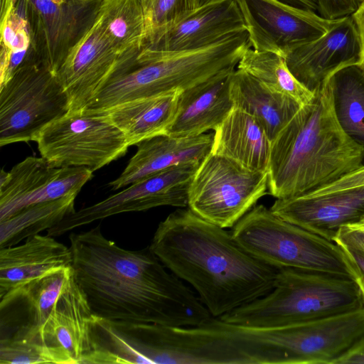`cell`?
Returning <instances> with one entry per match:
<instances>
[{
	"label": "cell",
	"instance_id": "cell-1",
	"mask_svg": "<svg viewBox=\"0 0 364 364\" xmlns=\"http://www.w3.org/2000/svg\"><path fill=\"white\" fill-rule=\"evenodd\" d=\"M69 240L73 275L93 314L172 327L199 326L212 317L149 246L123 249L103 235L100 225L71 232Z\"/></svg>",
	"mask_w": 364,
	"mask_h": 364
},
{
	"label": "cell",
	"instance_id": "cell-2",
	"mask_svg": "<svg viewBox=\"0 0 364 364\" xmlns=\"http://www.w3.org/2000/svg\"><path fill=\"white\" fill-rule=\"evenodd\" d=\"M166 267L192 287L212 317L269 294L278 268L243 249L231 231L179 208L161 221L149 245Z\"/></svg>",
	"mask_w": 364,
	"mask_h": 364
},
{
	"label": "cell",
	"instance_id": "cell-3",
	"mask_svg": "<svg viewBox=\"0 0 364 364\" xmlns=\"http://www.w3.org/2000/svg\"><path fill=\"white\" fill-rule=\"evenodd\" d=\"M330 78L271 141L268 194L277 199L308 193L363 164V147L336 119Z\"/></svg>",
	"mask_w": 364,
	"mask_h": 364
},
{
	"label": "cell",
	"instance_id": "cell-4",
	"mask_svg": "<svg viewBox=\"0 0 364 364\" xmlns=\"http://www.w3.org/2000/svg\"><path fill=\"white\" fill-rule=\"evenodd\" d=\"M364 309V297L352 278L296 268H279L266 296L220 317L247 326L303 323Z\"/></svg>",
	"mask_w": 364,
	"mask_h": 364
},
{
	"label": "cell",
	"instance_id": "cell-5",
	"mask_svg": "<svg viewBox=\"0 0 364 364\" xmlns=\"http://www.w3.org/2000/svg\"><path fill=\"white\" fill-rule=\"evenodd\" d=\"M235 241L276 268H296L350 277L356 274L333 241L284 220L264 205H255L232 228Z\"/></svg>",
	"mask_w": 364,
	"mask_h": 364
},
{
	"label": "cell",
	"instance_id": "cell-6",
	"mask_svg": "<svg viewBox=\"0 0 364 364\" xmlns=\"http://www.w3.org/2000/svg\"><path fill=\"white\" fill-rule=\"evenodd\" d=\"M69 110L66 92L31 46L22 64L0 86V146L36 141L48 124Z\"/></svg>",
	"mask_w": 364,
	"mask_h": 364
},
{
	"label": "cell",
	"instance_id": "cell-7",
	"mask_svg": "<svg viewBox=\"0 0 364 364\" xmlns=\"http://www.w3.org/2000/svg\"><path fill=\"white\" fill-rule=\"evenodd\" d=\"M268 194V173L210 153L200 164L188 193V207L223 228H232Z\"/></svg>",
	"mask_w": 364,
	"mask_h": 364
},
{
	"label": "cell",
	"instance_id": "cell-8",
	"mask_svg": "<svg viewBox=\"0 0 364 364\" xmlns=\"http://www.w3.org/2000/svg\"><path fill=\"white\" fill-rule=\"evenodd\" d=\"M41 156L55 167L95 171L124 156L129 146L107 114L68 112L48 124L37 140Z\"/></svg>",
	"mask_w": 364,
	"mask_h": 364
},
{
	"label": "cell",
	"instance_id": "cell-9",
	"mask_svg": "<svg viewBox=\"0 0 364 364\" xmlns=\"http://www.w3.org/2000/svg\"><path fill=\"white\" fill-rule=\"evenodd\" d=\"M364 336V309L264 329L273 364H334Z\"/></svg>",
	"mask_w": 364,
	"mask_h": 364
},
{
	"label": "cell",
	"instance_id": "cell-10",
	"mask_svg": "<svg viewBox=\"0 0 364 364\" xmlns=\"http://www.w3.org/2000/svg\"><path fill=\"white\" fill-rule=\"evenodd\" d=\"M200 163L175 165L135 182L108 198L75 210L47 230L52 237L117 214L169 205L188 207L191 184Z\"/></svg>",
	"mask_w": 364,
	"mask_h": 364
},
{
	"label": "cell",
	"instance_id": "cell-11",
	"mask_svg": "<svg viewBox=\"0 0 364 364\" xmlns=\"http://www.w3.org/2000/svg\"><path fill=\"white\" fill-rule=\"evenodd\" d=\"M244 21L250 46L284 57L297 46L314 41L338 19L330 20L316 11L289 5L280 0H235Z\"/></svg>",
	"mask_w": 364,
	"mask_h": 364
},
{
	"label": "cell",
	"instance_id": "cell-12",
	"mask_svg": "<svg viewBox=\"0 0 364 364\" xmlns=\"http://www.w3.org/2000/svg\"><path fill=\"white\" fill-rule=\"evenodd\" d=\"M102 0H24L31 46L54 74L94 21Z\"/></svg>",
	"mask_w": 364,
	"mask_h": 364
},
{
	"label": "cell",
	"instance_id": "cell-13",
	"mask_svg": "<svg viewBox=\"0 0 364 364\" xmlns=\"http://www.w3.org/2000/svg\"><path fill=\"white\" fill-rule=\"evenodd\" d=\"M122 55L109 37L98 10L94 21L55 73L68 96L69 112L86 108Z\"/></svg>",
	"mask_w": 364,
	"mask_h": 364
},
{
	"label": "cell",
	"instance_id": "cell-14",
	"mask_svg": "<svg viewBox=\"0 0 364 364\" xmlns=\"http://www.w3.org/2000/svg\"><path fill=\"white\" fill-rule=\"evenodd\" d=\"M360 56L359 33L351 14L338 18L318 38L289 49L284 58L294 77L314 92L337 71L357 65Z\"/></svg>",
	"mask_w": 364,
	"mask_h": 364
},
{
	"label": "cell",
	"instance_id": "cell-15",
	"mask_svg": "<svg viewBox=\"0 0 364 364\" xmlns=\"http://www.w3.org/2000/svg\"><path fill=\"white\" fill-rule=\"evenodd\" d=\"M270 209L284 220L333 241L341 226L364 218V186L276 199Z\"/></svg>",
	"mask_w": 364,
	"mask_h": 364
},
{
	"label": "cell",
	"instance_id": "cell-16",
	"mask_svg": "<svg viewBox=\"0 0 364 364\" xmlns=\"http://www.w3.org/2000/svg\"><path fill=\"white\" fill-rule=\"evenodd\" d=\"M245 31L244 21L235 0H215L142 50L156 54L195 50Z\"/></svg>",
	"mask_w": 364,
	"mask_h": 364
},
{
	"label": "cell",
	"instance_id": "cell-17",
	"mask_svg": "<svg viewBox=\"0 0 364 364\" xmlns=\"http://www.w3.org/2000/svg\"><path fill=\"white\" fill-rule=\"evenodd\" d=\"M73 275L72 267L62 268L0 296V338L18 331L43 333L51 310Z\"/></svg>",
	"mask_w": 364,
	"mask_h": 364
},
{
	"label": "cell",
	"instance_id": "cell-18",
	"mask_svg": "<svg viewBox=\"0 0 364 364\" xmlns=\"http://www.w3.org/2000/svg\"><path fill=\"white\" fill-rule=\"evenodd\" d=\"M213 134L191 137L162 134L136 144L137 151L116 179L108 184L116 191L171 166L201 163L211 153Z\"/></svg>",
	"mask_w": 364,
	"mask_h": 364
},
{
	"label": "cell",
	"instance_id": "cell-19",
	"mask_svg": "<svg viewBox=\"0 0 364 364\" xmlns=\"http://www.w3.org/2000/svg\"><path fill=\"white\" fill-rule=\"evenodd\" d=\"M235 70L222 72L182 91L167 134L181 138L215 131L234 107L230 82Z\"/></svg>",
	"mask_w": 364,
	"mask_h": 364
},
{
	"label": "cell",
	"instance_id": "cell-20",
	"mask_svg": "<svg viewBox=\"0 0 364 364\" xmlns=\"http://www.w3.org/2000/svg\"><path fill=\"white\" fill-rule=\"evenodd\" d=\"M70 247L54 237L34 235L21 245L0 247V296L55 270L72 267Z\"/></svg>",
	"mask_w": 364,
	"mask_h": 364
},
{
	"label": "cell",
	"instance_id": "cell-21",
	"mask_svg": "<svg viewBox=\"0 0 364 364\" xmlns=\"http://www.w3.org/2000/svg\"><path fill=\"white\" fill-rule=\"evenodd\" d=\"M92 311L74 275L51 310L43 327L47 342L80 364L87 349Z\"/></svg>",
	"mask_w": 364,
	"mask_h": 364
},
{
	"label": "cell",
	"instance_id": "cell-22",
	"mask_svg": "<svg viewBox=\"0 0 364 364\" xmlns=\"http://www.w3.org/2000/svg\"><path fill=\"white\" fill-rule=\"evenodd\" d=\"M214 132L212 154L268 173L271 141L254 117L234 107Z\"/></svg>",
	"mask_w": 364,
	"mask_h": 364
},
{
	"label": "cell",
	"instance_id": "cell-23",
	"mask_svg": "<svg viewBox=\"0 0 364 364\" xmlns=\"http://www.w3.org/2000/svg\"><path fill=\"white\" fill-rule=\"evenodd\" d=\"M230 95L234 107L254 117L271 141L302 106L237 68L232 74Z\"/></svg>",
	"mask_w": 364,
	"mask_h": 364
},
{
	"label": "cell",
	"instance_id": "cell-24",
	"mask_svg": "<svg viewBox=\"0 0 364 364\" xmlns=\"http://www.w3.org/2000/svg\"><path fill=\"white\" fill-rule=\"evenodd\" d=\"M182 90L128 101L103 113L122 131L129 146L167 134L176 116Z\"/></svg>",
	"mask_w": 364,
	"mask_h": 364
},
{
	"label": "cell",
	"instance_id": "cell-25",
	"mask_svg": "<svg viewBox=\"0 0 364 364\" xmlns=\"http://www.w3.org/2000/svg\"><path fill=\"white\" fill-rule=\"evenodd\" d=\"M60 168L42 156H28L9 171L0 173V221L34 203Z\"/></svg>",
	"mask_w": 364,
	"mask_h": 364
},
{
	"label": "cell",
	"instance_id": "cell-26",
	"mask_svg": "<svg viewBox=\"0 0 364 364\" xmlns=\"http://www.w3.org/2000/svg\"><path fill=\"white\" fill-rule=\"evenodd\" d=\"M336 119L343 131L364 149V72L358 65L331 77Z\"/></svg>",
	"mask_w": 364,
	"mask_h": 364
},
{
	"label": "cell",
	"instance_id": "cell-27",
	"mask_svg": "<svg viewBox=\"0 0 364 364\" xmlns=\"http://www.w3.org/2000/svg\"><path fill=\"white\" fill-rule=\"evenodd\" d=\"M77 196L29 205L0 221V247L13 246L24 239L48 230L75 210Z\"/></svg>",
	"mask_w": 364,
	"mask_h": 364
},
{
	"label": "cell",
	"instance_id": "cell-28",
	"mask_svg": "<svg viewBox=\"0 0 364 364\" xmlns=\"http://www.w3.org/2000/svg\"><path fill=\"white\" fill-rule=\"evenodd\" d=\"M269 89L289 96L301 105L309 103L314 93L304 86L289 69L284 57L251 47L241 57L237 66Z\"/></svg>",
	"mask_w": 364,
	"mask_h": 364
},
{
	"label": "cell",
	"instance_id": "cell-29",
	"mask_svg": "<svg viewBox=\"0 0 364 364\" xmlns=\"http://www.w3.org/2000/svg\"><path fill=\"white\" fill-rule=\"evenodd\" d=\"M99 12L122 54L143 48L145 21L141 0H102Z\"/></svg>",
	"mask_w": 364,
	"mask_h": 364
},
{
	"label": "cell",
	"instance_id": "cell-30",
	"mask_svg": "<svg viewBox=\"0 0 364 364\" xmlns=\"http://www.w3.org/2000/svg\"><path fill=\"white\" fill-rule=\"evenodd\" d=\"M41 333H17L0 338V364H74L62 349L47 343Z\"/></svg>",
	"mask_w": 364,
	"mask_h": 364
},
{
	"label": "cell",
	"instance_id": "cell-31",
	"mask_svg": "<svg viewBox=\"0 0 364 364\" xmlns=\"http://www.w3.org/2000/svg\"><path fill=\"white\" fill-rule=\"evenodd\" d=\"M215 0H141L145 31L144 48L173 26Z\"/></svg>",
	"mask_w": 364,
	"mask_h": 364
},
{
	"label": "cell",
	"instance_id": "cell-32",
	"mask_svg": "<svg viewBox=\"0 0 364 364\" xmlns=\"http://www.w3.org/2000/svg\"><path fill=\"white\" fill-rule=\"evenodd\" d=\"M333 242L342 247L364 252V218L341 226Z\"/></svg>",
	"mask_w": 364,
	"mask_h": 364
},
{
	"label": "cell",
	"instance_id": "cell-33",
	"mask_svg": "<svg viewBox=\"0 0 364 364\" xmlns=\"http://www.w3.org/2000/svg\"><path fill=\"white\" fill-rule=\"evenodd\" d=\"M318 14L327 19L335 20L353 14L362 0H317Z\"/></svg>",
	"mask_w": 364,
	"mask_h": 364
},
{
	"label": "cell",
	"instance_id": "cell-34",
	"mask_svg": "<svg viewBox=\"0 0 364 364\" xmlns=\"http://www.w3.org/2000/svg\"><path fill=\"white\" fill-rule=\"evenodd\" d=\"M364 186V164L358 168L306 194L321 195Z\"/></svg>",
	"mask_w": 364,
	"mask_h": 364
},
{
	"label": "cell",
	"instance_id": "cell-35",
	"mask_svg": "<svg viewBox=\"0 0 364 364\" xmlns=\"http://www.w3.org/2000/svg\"><path fill=\"white\" fill-rule=\"evenodd\" d=\"M356 274L358 283L364 297V252L342 247Z\"/></svg>",
	"mask_w": 364,
	"mask_h": 364
},
{
	"label": "cell",
	"instance_id": "cell-36",
	"mask_svg": "<svg viewBox=\"0 0 364 364\" xmlns=\"http://www.w3.org/2000/svg\"><path fill=\"white\" fill-rule=\"evenodd\" d=\"M334 364H364V336Z\"/></svg>",
	"mask_w": 364,
	"mask_h": 364
},
{
	"label": "cell",
	"instance_id": "cell-37",
	"mask_svg": "<svg viewBox=\"0 0 364 364\" xmlns=\"http://www.w3.org/2000/svg\"><path fill=\"white\" fill-rule=\"evenodd\" d=\"M352 16L357 26L361 45L360 60L357 65L364 72V1Z\"/></svg>",
	"mask_w": 364,
	"mask_h": 364
},
{
	"label": "cell",
	"instance_id": "cell-38",
	"mask_svg": "<svg viewBox=\"0 0 364 364\" xmlns=\"http://www.w3.org/2000/svg\"><path fill=\"white\" fill-rule=\"evenodd\" d=\"M284 3H287L289 5L306 9H310L314 11H318V3L317 0H280ZM318 13V12H317Z\"/></svg>",
	"mask_w": 364,
	"mask_h": 364
},
{
	"label": "cell",
	"instance_id": "cell-39",
	"mask_svg": "<svg viewBox=\"0 0 364 364\" xmlns=\"http://www.w3.org/2000/svg\"><path fill=\"white\" fill-rule=\"evenodd\" d=\"M55 3H57V4H61L63 3V1H65V0H50Z\"/></svg>",
	"mask_w": 364,
	"mask_h": 364
},
{
	"label": "cell",
	"instance_id": "cell-40",
	"mask_svg": "<svg viewBox=\"0 0 364 364\" xmlns=\"http://www.w3.org/2000/svg\"><path fill=\"white\" fill-rule=\"evenodd\" d=\"M364 1V0H362V1Z\"/></svg>",
	"mask_w": 364,
	"mask_h": 364
}]
</instances>
